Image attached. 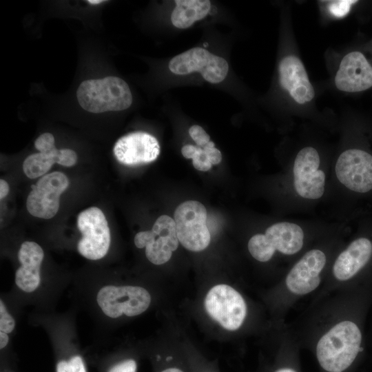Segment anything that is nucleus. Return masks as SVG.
<instances>
[{"mask_svg": "<svg viewBox=\"0 0 372 372\" xmlns=\"http://www.w3.org/2000/svg\"><path fill=\"white\" fill-rule=\"evenodd\" d=\"M363 331L355 320H342L318 340L316 356L324 372H348L358 363L363 347Z\"/></svg>", "mask_w": 372, "mask_h": 372, "instance_id": "1", "label": "nucleus"}, {"mask_svg": "<svg viewBox=\"0 0 372 372\" xmlns=\"http://www.w3.org/2000/svg\"><path fill=\"white\" fill-rule=\"evenodd\" d=\"M76 97L81 107L92 113L124 110L132 103L127 83L113 76L83 81L77 89Z\"/></svg>", "mask_w": 372, "mask_h": 372, "instance_id": "2", "label": "nucleus"}, {"mask_svg": "<svg viewBox=\"0 0 372 372\" xmlns=\"http://www.w3.org/2000/svg\"><path fill=\"white\" fill-rule=\"evenodd\" d=\"M304 243V232L297 224L280 222L271 225L264 234L253 236L248 242V249L254 258L267 262L276 251L285 255L298 253Z\"/></svg>", "mask_w": 372, "mask_h": 372, "instance_id": "3", "label": "nucleus"}, {"mask_svg": "<svg viewBox=\"0 0 372 372\" xmlns=\"http://www.w3.org/2000/svg\"><path fill=\"white\" fill-rule=\"evenodd\" d=\"M205 207L196 200L181 203L175 210L174 221L177 237L187 249L200 251L206 249L211 240L207 226Z\"/></svg>", "mask_w": 372, "mask_h": 372, "instance_id": "4", "label": "nucleus"}, {"mask_svg": "<svg viewBox=\"0 0 372 372\" xmlns=\"http://www.w3.org/2000/svg\"><path fill=\"white\" fill-rule=\"evenodd\" d=\"M96 302L110 318H116L123 314L132 317L147 309L151 296L146 289L138 286L107 285L99 291Z\"/></svg>", "mask_w": 372, "mask_h": 372, "instance_id": "5", "label": "nucleus"}, {"mask_svg": "<svg viewBox=\"0 0 372 372\" xmlns=\"http://www.w3.org/2000/svg\"><path fill=\"white\" fill-rule=\"evenodd\" d=\"M77 227L82 238L77 245L79 253L89 260H96L107 253L111 241L110 231L103 212L92 207L79 213Z\"/></svg>", "mask_w": 372, "mask_h": 372, "instance_id": "6", "label": "nucleus"}, {"mask_svg": "<svg viewBox=\"0 0 372 372\" xmlns=\"http://www.w3.org/2000/svg\"><path fill=\"white\" fill-rule=\"evenodd\" d=\"M205 307L211 318L229 331L239 329L247 316V305L242 296L227 285L213 287L206 296Z\"/></svg>", "mask_w": 372, "mask_h": 372, "instance_id": "7", "label": "nucleus"}, {"mask_svg": "<svg viewBox=\"0 0 372 372\" xmlns=\"http://www.w3.org/2000/svg\"><path fill=\"white\" fill-rule=\"evenodd\" d=\"M168 68L178 75L199 72L205 81L214 84L224 81L229 71V64L224 58L200 47L175 56L169 61Z\"/></svg>", "mask_w": 372, "mask_h": 372, "instance_id": "8", "label": "nucleus"}, {"mask_svg": "<svg viewBox=\"0 0 372 372\" xmlns=\"http://www.w3.org/2000/svg\"><path fill=\"white\" fill-rule=\"evenodd\" d=\"M178 242L175 221L167 215L158 217L152 230L140 231L134 237L136 247H145L147 258L154 265L167 262Z\"/></svg>", "mask_w": 372, "mask_h": 372, "instance_id": "9", "label": "nucleus"}, {"mask_svg": "<svg viewBox=\"0 0 372 372\" xmlns=\"http://www.w3.org/2000/svg\"><path fill=\"white\" fill-rule=\"evenodd\" d=\"M69 185L68 177L62 172H54L43 176L32 185L26 207L33 216L50 219L59 208V198Z\"/></svg>", "mask_w": 372, "mask_h": 372, "instance_id": "10", "label": "nucleus"}, {"mask_svg": "<svg viewBox=\"0 0 372 372\" xmlns=\"http://www.w3.org/2000/svg\"><path fill=\"white\" fill-rule=\"evenodd\" d=\"M320 156L312 147L302 148L293 164V185L297 194L306 199L316 200L324 194L325 174L320 169Z\"/></svg>", "mask_w": 372, "mask_h": 372, "instance_id": "11", "label": "nucleus"}, {"mask_svg": "<svg viewBox=\"0 0 372 372\" xmlns=\"http://www.w3.org/2000/svg\"><path fill=\"white\" fill-rule=\"evenodd\" d=\"M339 181L349 189L365 193L372 189V156L368 152L350 149L338 157L335 167Z\"/></svg>", "mask_w": 372, "mask_h": 372, "instance_id": "12", "label": "nucleus"}, {"mask_svg": "<svg viewBox=\"0 0 372 372\" xmlns=\"http://www.w3.org/2000/svg\"><path fill=\"white\" fill-rule=\"evenodd\" d=\"M325 264L326 256L322 251L313 249L305 253L286 277L287 289L296 296H304L316 290Z\"/></svg>", "mask_w": 372, "mask_h": 372, "instance_id": "13", "label": "nucleus"}, {"mask_svg": "<svg viewBox=\"0 0 372 372\" xmlns=\"http://www.w3.org/2000/svg\"><path fill=\"white\" fill-rule=\"evenodd\" d=\"M113 152L121 164L135 166L155 161L160 153V145L150 134L135 132L121 137L116 142Z\"/></svg>", "mask_w": 372, "mask_h": 372, "instance_id": "14", "label": "nucleus"}, {"mask_svg": "<svg viewBox=\"0 0 372 372\" xmlns=\"http://www.w3.org/2000/svg\"><path fill=\"white\" fill-rule=\"evenodd\" d=\"M335 83L342 91L355 92L367 90L372 86V67L361 52H350L342 60Z\"/></svg>", "mask_w": 372, "mask_h": 372, "instance_id": "15", "label": "nucleus"}, {"mask_svg": "<svg viewBox=\"0 0 372 372\" xmlns=\"http://www.w3.org/2000/svg\"><path fill=\"white\" fill-rule=\"evenodd\" d=\"M372 258V241L358 238L337 257L333 266V276L340 281H348L357 277Z\"/></svg>", "mask_w": 372, "mask_h": 372, "instance_id": "16", "label": "nucleus"}, {"mask_svg": "<svg viewBox=\"0 0 372 372\" xmlns=\"http://www.w3.org/2000/svg\"><path fill=\"white\" fill-rule=\"evenodd\" d=\"M281 86L287 90L298 103L309 102L314 97L313 87L310 83L302 61L295 56H287L279 64Z\"/></svg>", "mask_w": 372, "mask_h": 372, "instance_id": "17", "label": "nucleus"}, {"mask_svg": "<svg viewBox=\"0 0 372 372\" xmlns=\"http://www.w3.org/2000/svg\"><path fill=\"white\" fill-rule=\"evenodd\" d=\"M44 253L37 243L32 241L23 242L18 252L21 266L15 273V283L22 291L30 293L37 289L40 284V267Z\"/></svg>", "mask_w": 372, "mask_h": 372, "instance_id": "18", "label": "nucleus"}, {"mask_svg": "<svg viewBox=\"0 0 372 372\" xmlns=\"http://www.w3.org/2000/svg\"><path fill=\"white\" fill-rule=\"evenodd\" d=\"M175 3L171 21L179 29L188 28L196 21L205 18L211 8L209 0H176Z\"/></svg>", "mask_w": 372, "mask_h": 372, "instance_id": "19", "label": "nucleus"}, {"mask_svg": "<svg viewBox=\"0 0 372 372\" xmlns=\"http://www.w3.org/2000/svg\"><path fill=\"white\" fill-rule=\"evenodd\" d=\"M61 149L54 147L49 152L28 156L23 163L24 174L29 178H36L46 174L54 163H59Z\"/></svg>", "mask_w": 372, "mask_h": 372, "instance_id": "20", "label": "nucleus"}, {"mask_svg": "<svg viewBox=\"0 0 372 372\" xmlns=\"http://www.w3.org/2000/svg\"><path fill=\"white\" fill-rule=\"evenodd\" d=\"M357 1L335 0L328 1V10L335 17H342L348 14L351 7Z\"/></svg>", "mask_w": 372, "mask_h": 372, "instance_id": "21", "label": "nucleus"}, {"mask_svg": "<svg viewBox=\"0 0 372 372\" xmlns=\"http://www.w3.org/2000/svg\"><path fill=\"white\" fill-rule=\"evenodd\" d=\"M106 372H137V362L132 358H124L112 363Z\"/></svg>", "mask_w": 372, "mask_h": 372, "instance_id": "22", "label": "nucleus"}, {"mask_svg": "<svg viewBox=\"0 0 372 372\" xmlns=\"http://www.w3.org/2000/svg\"><path fill=\"white\" fill-rule=\"evenodd\" d=\"M15 327L14 318L8 312L3 301L0 300V331L10 333Z\"/></svg>", "mask_w": 372, "mask_h": 372, "instance_id": "23", "label": "nucleus"}, {"mask_svg": "<svg viewBox=\"0 0 372 372\" xmlns=\"http://www.w3.org/2000/svg\"><path fill=\"white\" fill-rule=\"evenodd\" d=\"M192 163L195 169L206 172L211 169L212 164L209 162L205 151L200 147L192 158Z\"/></svg>", "mask_w": 372, "mask_h": 372, "instance_id": "24", "label": "nucleus"}, {"mask_svg": "<svg viewBox=\"0 0 372 372\" xmlns=\"http://www.w3.org/2000/svg\"><path fill=\"white\" fill-rule=\"evenodd\" d=\"M189 134L199 147H203L210 141L209 136L200 125H192L189 130Z\"/></svg>", "mask_w": 372, "mask_h": 372, "instance_id": "25", "label": "nucleus"}, {"mask_svg": "<svg viewBox=\"0 0 372 372\" xmlns=\"http://www.w3.org/2000/svg\"><path fill=\"white\" fill-rule=\"evenodd\" d=\"M35 148L40 152H48L54 149V138L50 133H43L34 141Z\"/></svg>", "mask_w": 372, "mask_h": 372, "instance_id": "26", "label": "nucleus"}, {"mask_svg": "<svg viewBox=\"0 0 372 372\" xmlns=\"http://www.w3.org/2000/svg\"><path fill=\"white\" fill-rule=\"evenodd\" d=\"M203 149L212 165L220 163L222 160L221 152L214 147V143L212 141H209Z\"/></svg>", "mask_w": 372, "mask_h": 372, "instance_id": "27", "label": "nucleus"}, {"mask_svg": "<svg viewBox=\"0 0 372 372\" xmlns=\"http://www.w3.org/2000/svg\"><path fill=\"white\" fill-rule=\"evenodd\" d=\"M198 147L193 145H185L181 149L183 156L186 158H192L194 157L198 150Z\"/></svg>", "mask_w": 372, "mask_h": 372, "instance_id": "28", "label": "nucleus"}, {"mask_svg": "<svg viewBox=\"0 0 372 372\" xmlns=\"http://www.w3.org/2000/svg\"><path fill=\"white\" fill-rule=\"evenodd\" d=\"M9 192V185L8 183L3 180H0V198H4Z\"/></svg>", "mask_w": 372, "mask_h": 372, "instance_id": "29", "label": "nucleus"}, {"mask_svg": "<svg viewBox=\"0 0 372 372\" xmlns=\"http://www.w3.org/2000/svg\"><path fill=\"white\" fill-rule=\"evenodd\" d=\"M272 372H298L296 369L289 365H282L275 369Z\"/></svg>", "mask_w": 372, "mask_h": 372, "instance_id": "30", "label": "nucleus"}, {"mask_svg": "<svg viewBox=\"0 0 372 372\" xmlns=\"http://www.w3.org/2000/svg\"><path fill=\"white\" fill-rule=\"evenodd\" d=\"M9 338L8 333L0 331V349H2L6 347L8 343Z\"/></svg>", "mask_w": 372, "mask_h": 372, "instance_id": "31", "label": "nucleus"}, {"mask_svg": "<svg viewBox=\"0 0 372 372\" xmlns=\"http://www.w3.org/2000/svg\"><path fill=\"white\" fill-rule=\"evenodd\" d=\"M159 372H185L181 368L176 366H169L163 368Z\"/></svg>", "mask_w": 372, "mask_h": 372, "instance_id": "32", "label": "nucleus"}, {"mask_svg": "<svg viewBox=\"0 0 372 372\" xmlns=\"http://www.w3.org/2000/svg\"><path fill=\"white\" fill-rule=\"evenodd\" d=\"M104 1L103 0H88L87 1V3H90V4H99V3H101L102 2H103Z\"/></svg>", "mask_w": 372, "mask_h": 372, "instance_id": "33", "label": "nucleus"}]
</instances>
